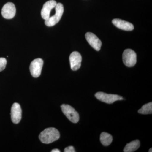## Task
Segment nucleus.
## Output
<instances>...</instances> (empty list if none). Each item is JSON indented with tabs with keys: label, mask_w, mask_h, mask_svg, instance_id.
I'll return each instance as SVG.
<instances>
[{
	"label": "nucleus",
	"mask_w": 152,
	"mask_h": 152,
	"mask_svg": "<svg viewBox=\"0 0 152 152\" xmlns=\"http://www.w3.org/2000/svg\"><path fill=\"white\" fill-rule=\"evenodd\" d=\"M59 131L55 128H48L45 129L39 135V139L42 142L50 144L59 139Z\"/></svg>",
	"instance_id": "f257e3e1"
},
{
	"label": "nucleus",
	"mask_w": 152,
	"mask_h": 152,
	"mask_svg": "<svg viewBox=\"0 0 152 152\" xmlns=\"http://www.w3.org/2000/svg\"><path fill=\"white\" fill-rule=\"evenodd\" d=\"M56 13L54 15L50 17L48 20H45V24L49 27L53 26L58 23L62 16L64 13V8L61 3L57 4L56 7Z\"/></svg>",
	"instance_id": "f03ea898"
},
{
	"label": "nucleus",
	"mask_w": 152,
	"mask_h": 152,
	"mask_svg": "<svg viewBox=\"0 0 152 152\" xmlns=\"http://www.w3.org/2000/svg\"><path fill=\"white\" fill-rule=\"evenodd\" d=\"M62 111L72 122L77 123L79 121L80 117L77 113L74 108L71 106L63 104L61 106Z\"/></svg>",
	"instance_id": "7ed1b4c3"
},
{
	"label": "nucleus",
	"mask_w": 152,
	"mask_h": 152,
	"mask_svg": "<svg viewBox=\"0 0 152 152\" xmlns=\"http://www.w3.org/2000/svg\"><path fill=\"white\" fill-rule=\"evenodd\" d=\"M95 97L99 100L107 104H113L117 101L122 100L123 98L118 95L107 94L99 92L95 94Z\"/></svg>",
	"instance_id": "20e7f679"
},
{
	"label": "nucleus",
	"mask_w": 152,
	"mask_h": 152,
	"mask_svg": "<svg viewBox=\"0 0 152 152\" xmlns=\"http://www.w3.org/2000/svg\"><path fill=\"white\" fill-rule=\"evenodd\" d=\"M123 61L125 65L129 67L134 66L137 62L135 52L130 49L125 50L123 54Z\"/></svg>",
	"instance_id": "39448f33"
},
{
	"label": "nucleus",
	"mask_w": 152,
	"mask_h": 152,
	"mask_svg": "<svg viewBox=\"0 0 152 152\" xmlns=\"http://www.w3.org/2000/svg\"><path fill=\"white\" fill-rule=\"evenodd\" d=\"M44 62L41 58H37L31 63L30 70L31 75L35 78L38 77L41 75Z\"/></svg>",
	"instance_id": "423d86ee"
},
{
	"label": "nucleus",
	"mask_w": 152,
	"mask_h": 152,
	"mask_svg": "<svg viewBox=\"0 0 152 152\" xmlns=\"http://www.w3.org/2000/svg\"><path fill=\"white\" fill-rule=\"evenodd\" d=\"M16 9L13 3L8 2L3 7L1 14L4 18L11 19L15 15Z\"/></svg>",
	"instance_id": "0eeeda50"
},
{
	"label": "nucleus",
	"mask_w": 152,
	"mask_h": 152,
	"mask_svg": "<svg viewBox=\"0 0 152 152\" xmlns=\"http://www.w3.org/2000/svg\"><path fill=\"white\" fill-rule=\"evenodd\" d=\"M82 58L80 54L78 52H73L69 57L71 69L73 71H77L80 68Z\"/></svg>",
	"instance_id": "6e6552de"
},
{
	"label": "nucleus",
	"mask_w": 152,
	"mask_h": 152,
	"mask_svg": "<svg viewBox=\"0 0 152 152\" xmlns=\"http://www.w3.org/2000/svg\"><path fill=\"white\" fill-rule=\"evenodd\" d=\"M57 4L54 0H50L44 4L41 11V16L45 20L50 18L52 10L56 7Z\"/></svg>",
	"instance_id": "1a4fd4ad"
},
{
	"label": "nucleus",
	"mask_w": 152,
	"mask_h": 152,
	"mask_svg": "<svg viewBox=\"0 0 152 152\" xmlns=\"http://www.w3.org/2000/svg\"><path fill=\"white\" fill-rule=\"evenodd\" d=\"M86 38L93 48L98 51L100 50L102 45V42L96 35L92 33L88 32L86 34Z\"/></svg>",
	"instance_id": "9d476101"
},
{
	"label": "nucleus",
	"mask_w": 152,
	"mask_h": 152,
	"mask_svg": "<svg viewBox=\"0 0 152 152\" xmlns=\"http://www.w3.org/2000/svg\"><path fill=\"white\" fill-rule=\"evenodd\" d=\"M11 119L14 124L20 122L22 118V110L18 103H15L12 106L11 110Z\"/></svg>",
	"instance_id": "9b49d317"
},
{
	"label": "nucleus",
	"mask_w": 152,
	"mask_h": 152,
	"mask_svg": "<svg viewBox=\"0 0 152 152\" xmlns=\"http://www.w3.org/2000/svg\"><path fill=\"white\" fill-rule=\"evenodd\" d=\"M112 23L116 27L126 31H131L134 30V26L132 24L119 19H114Z\"/></svg>",
	"instance_id": "f8f14e48"
},
{
	"label": "nucleus",
	"mask_w": 152,
	"mask_h": 152,
	"mask_svg": "<svg viewBox=\"0 0 152 152\" xmlns=\"http://www.w3.org/2000/svg\"><path fill=\"white\" fill-rule=\"evenodd\" d=\"M140 145V143L139 140H135L130 142L126 145L124 151V152H133L139 148Z\"/></svg>",
	"instance_id": "ddd939ff"
},
{
	"label": "nucleus",
	"mask_w": 152,
	"mask_h": 152,
	"mask_svg": "<svg viewBox=\"0 0 152 152\" xmlns=\"http://www.w3.org/2000/svg\"><path fill=\"white\" fill-rule=\"evenodd\" d=\"M100 141L102 144L105 146H108L111 144L113 141V137L108 133L102 132L101 134Z\"/></svg>",
	"instance_id": "4468645a"
},
{
	"label": "nucleus",
	"mask_w": 152,
	"mask_h": 152,
	"mask_svg": "<svg viewBox=\"0 0 152 152\" xmlns=\"http://www.w3.org/2000/svg\"><path fill=\"white\" fill-rule=\"evenodd\" d=\"M138 112L139 113L143 114V115L152 114V103L151 102L144 105L139 110Z\"/></svg>",
	"instance_id": "2eb2a0df"
},
{
	"label": "nucleus",
	"mask_w": 152,
	"mask_h": 152,
	"mask_svg": "<svg viewBox=\"0 0 152 152\" xmlns=\"http://www.w3.org/2000/svg\"><path fill=\"white\" fill-rule=\"evenodd\" d=\"M7 64V61L6 58H0V72H1L5 69Z\"/></svg>",
	"instance_id": "dca6fc26"
},
{
	"label": "nucleus",
	"mask_w": 152,
	"mask_h": 152,
	"mask_svg": "<svg viewBox=\"0 0 152 152\" xmlns=\"http://www.w3.org/2000/svg\"><path fill=\"white\" fill-rule=\"evenodd\" d=\"M64 152H75V148L73 146H69L66 148L64 151Z\"/></svg>",
	"instance_id": "f3484780"
},
{
	"label": "nucleus",
	"mask_w": 152,
	"mask_h": 152,
	"mask_svg": "<svg viewBox=\"0 0 152 152\" xmlns=\"http://www.w3.org/2000/svg\"><path fill=\"white\" fill-rule=\"evenodd\" d=\"M52 152H60V151L58 149H53L51 151Z\"/></svg>",
	"instance_id": "a211bd4d"
},
{
	"label": "nucleus",
	"mask_w": 152,
	"mask_h": 152,
	"mask_svg": "<svg viewBox=\"0 0 152 152\" xmlns=\"http://www.w3.org/2000/svg\"><path fill=\"white\" fill-rule=\"evenodd\" d=\"M152 148H151V149H150L149 151V152H152Z\"/></svg>",
	"instance_id": "6ab92c4d"
}]
</instances>
